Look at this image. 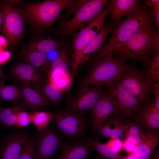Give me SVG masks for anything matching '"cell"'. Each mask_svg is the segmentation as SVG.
<instances>
[{"mask_svg": "<svg viewBox=\"0 0 159 159\" xmlns=\"http://www.w3.org/2000/svg\"><path fill=\"white\" fill-rule=\"evenodd\" d=\"M68 59L67 52L62 49L59 50L58 57L51 64L50 70H58L68 72Z\"/></svg>", "mask_w": 159, "mask_h": 159, "instance_id": "obj_32", "label": "cell"}, {"mask_svg": "<svg viewBox=\"0 0 159 159\" xmlns=\"http://www.w3.org/2000/svg\"><path fill=\"white\" fill-rule=\"evenodd\" d=\"M154 10V19L156 23L157 28L159 27V6L153 7Z\"/></svg>", "mask_w": 159, "mask_h": 159, "instance_id": "obj_41", "label": "cell"}, {"mask_svg": "<svg viewBox=\"0 0 159 159\" xmlns=\"http://www.w3.org/2000/svg\"><path fill=\"white\" fill-rule=\"evenodd\" d=\"M36 138L28 140L25 144L18 159H36Z\"/></svg>", "mask_w": 159, "mask_h": 159, "instance_id": "obj_33", "label": "cell"}, {"mask_svg": "<svg viewBox=\"0 0 159 159\" xmlns=\"http://www.w3.org/2000/svg\"><path fill=\"white\" fill-rule=\"evenodd\" d=\"M39 133L36 140V159L54 158L67 145L58 132L50 126L48 125Z\"/></svg>", "mask_w": 159, "mask_h": 159, "instance_id": "obj_10", "label": "cell"}, {"mask_svg": "<svg viewBox=\"0 0 159 159\" xmlns=\"http://www.w3.org/2000/svg\"><path fill=\"white\" fill-rule=\"evenodd\" d=\"M23 133L13 135L5 141L0 153V159H18L28 140Z\"/></svg>", "mask_w": 159, "mask_h": 159, "instance_id": "obj_17", "label": "cell"}, {"mask_svg": "<svg viewBox=\"0 0 159 159\" xmlns=\"http://www.w3.org/2000/svg\"><path fill=\"white\" fill-rule=\"evenodd\" d=\"M4 1L8 4L13 6L15 5L22 4L24 1L21 0H4Z\"/></svg>", "mask_w": 159, "mask_h": 159, "instance_id": "obj_42", "label": "cell"}, {"mask_svg": "<svg viewBox=\"0 0 159 159\" xmlns=\"http://www.w3.org/2000/svg\"><path fill=\"white\" fill-rule=\"evenodd\" d=\"M110 2L102 12L95 19L71 37L73 52L72 69L70 74L72 83L76 71L79 67L84 50L104 26L106 17L110 13Z\"/></svg>", "mask_w": 159, "mask_h": 159, "instance_id": "obj_6", "label": "cell"}, {"mask_svg": "<svg viewBox=\"0 0 159 159\" xmlns=\"http://www.w3.org/2000/svg\"><path fill=\"white\" fill-rule=\"evenodd\" d=\"M92 62L91 68L82 80L81 88L106 84L132 69L125 61L113 56L112 52L97 53Z\"/></svg>", "mask_w": 159, "mask_h": 159, "instance_id": "obj_3", "label": "cell"}, {"mask_svg": "<svg viewBox=\"0 0 159 159\" xmlns=\"http://www.w3.org/2000/svg\"><path fill=\"white\" fill-rule=\"evenodd\" d=\"M17 55L22 62L30 64L42 72L50 67L47 62V54L20 50Z\"/></svg>", "mask_w": 159, "mask_h": 159, "instance_id": "obj_23", "label": "cell"}, {"mask_svg": "<svg viewBox=\"0 0 159 159\" xmlns=\"http://www.w3.org/2000/svg\"><path fill=\"white\" fill-rule=\"evenodd\" d=\"M3 24V17L2 12L0 8V32L2 31Z\"/></svg>", "mask_w": 159, "mask_h": 159, "instance_id": "obj_44", "label": "cell"}, {"mask_svg": "<svg viewBox=\"0 0 159 159\" xmlns=\"http://www.w3.org/2000/svg\"><path fill=\"white\" fill-rule=\"evenodd\" d=\"M136 145L125 139L123 141V149L129 155L133 154Z\"/></svg>", "mask_w": 159, "mask_h": 159, "instance_id": "obj_38", "label": "cell"}, {"mask_svg": "<svg viewBox=\"0 0 159 159\" xmlns=\"http://www.w3.org/2000/svg\"><path fill=\"white\" fill-rule=\"evenodd\" d=\"M159 52V31L150 24L138 31L112 52L125 61H138L150 65Z\"/></svg>", "mask_w": 159, "mask_h": 159, "instance_id": "obj_1", "label": "cell"}, {"mask_svg": "<svg viewBox=\"0 0 159 159\" xmlns=\"http://www.w3.org/2000/svg\"><path fill=\"white\" fill-rule=\"evenodd\" d=\"M123 129L126 139L136 145L145 139V133L137 125L131 123L123 125Z\"/></svg>", "mask_w": 159, "mask_h": 159, "instance_id": "obj_28", "label": "cell"}, {"mask_svg": "<svg viewBox=\"0 0 159 159\" xmlns=\"http://www.w3.org/2000/svg\"><path fill=\"white\" fill-rule=\"evenodd\" d=\"M159 136L155 131L145 133V138L141 143L136 145L133 153L135 159H149L159 143Z\"/></svg>", "mask_w": 159, "mask_h": 159, "instance_id": "obj_21", "label": "cell"}, {"mask_svg": "<svg viewBox=\"0 0 159 159\" xmlns=\"http://www.w3.org/2000/svg\"><path fill=\"white\" fill-rule=\"evenodd\" d=\"M122 159H135L133 154H129L126 156L123 157Z\"/></svg>", "mask_w": 159, "mask_h": 159, "instance_id": "obj_46", "label": "cell"}, {"mask_svg": "<svg viewBox=\"0 0 159 159\" xmlns=\"http://www.w3.org/2000/svg\"><path fill=\"white\" fill-rule=\"evenodd\" d=\"M34 32L20 50L35 51L47 54L59 49L65 44L61 39H56L45 34V32Z\"/></svg>", "mask_w": 159, "mask_h": 159, "instance_id": "obj_13", "label": "cell"}, {"mask_svg": "<svg viewBox=\"0 0 159 159\" xmlns=\"http://www.w3.org/2000/svg\"><path fill=\"white\" fill-rule=\"evenodd\" d=\"M153 159H159V151L157 150L155 153Z\"/></svg>", "mask_w": 159, "mask_h": 159, "instance_id": "obj_45", "label": "cell"}, {"mask_svg": "<svg viewBox=\"0 0 159 159\" xmlns=\"http://www.w3.org/2000/svg\"><path fill=\"white\" fill-rule=\"evenodd\" d=\"M92 111V127L97 131L109 116L116 112L114 102L107 92L103 93Z\"/></svg>", "mask_w": 159, "mask_h": 159, "instance_id": "obj_15", "label": "cell"}, {"mask_svg": "<svg viewBox=\"0 0 159 159\" xmlns=\"http://www.w3.org/2000/svg\"><path fill=\"white\" fill-rule=\"evenodd\" d=\"M138 111L139 120L146 128L155 131L159 130V110L153 104H146Z\"/></svg>", "mask_w": 159, "mask_h": 159, "instance_id": "obj_22", "label": "cell"}, {"mask_svg": "<svg viewBox=\"0 0 159 159\" xmlns=\"http://www.w3.org/2000/svg\"><path fill=\"white\" fill-rule=\"evenodd\" d=\"M6 77L5 74L3 72L2 70L1 66L0 65V79H1L2 80L4 81ZM3 84H4V83L0 82V86Z\"/></svg>", "mask_w": 159, "mask_h": 159, "instance_id": "obj_43", "label": "cell"}, {"mask_svg": "<svg viewBox=\"0 0 159 159\" xmlns=\"http://www.w3.org/2000/svg\"><path fill=\"white\" fill-rule=\"evenodd\" d=\"M146 73L156 81H158L159 79V53L157 54L150 64Z\"/></svg>", "mask_w": 159, "mask_h": 159, "instance_id": "obj_35", "label": "cell"}, {"mask_svg": "<svg viewBox=\"0 0 159 159\" xmlns=\"http://www.w3.org/2000/svg\"><path fill=\"white\" fill-rule=\"evenodd\" d=\"M49 82L64 91L70 90L72 85L70 74L68 72L60 70H50Z\"/></svg>", "mask_w": 159, "mask_h": 159, "instance_id": "obj_27", "label": "cell"}, {"mask_svg": "<svg viewBox=\"0 0 159 159\" xmlns=\"http://www.w3.org/2000/svg\"><path fill=\"white\" fill-rule=\"evenodd\" d=\"M107 0H82L70 19L62 21L54 31L61 38L72 35L97 17L108 2Z\"/></svg>", "mask_w": 159, "mask_h": 159, "instance_id": "obj_5", "label": "cell"}, {"mask_svg": "<svg viewBox=\"0 0 159 159\" xmlns=\"http://www.w3.org/2000/svg\"><path fill=\"white\" fill-rule=\"evenodd\" d=\"M32 114V122L39 132L44 130L52 120L53 114L45 111L34 112Z\"/></svg>", "mask_w": 159, "mask_h": 159, "instance_id": "obj_29", "label": "cell"}, {"mask_svg": "<svg viewBox=\"0 0 159 159\" xmlns=\"http://www.w3.org/2000/svg\"><path fill=\"white\" fill-rule=\"evenodd\" d=\"M105 144L117 153L123 149V141L120 139L110 138Z\"/></svg>", "mask_w": 159, "mask_h": 159, "instance_id": "obj_36", "label": "cell"}, {"mask_svg": "<svg viewBox=\"0 0 159 159\" xmlns=\"http://www.w3.org/2000/svg\"><path fill=\"white\" fill-rule=\"evenodd\" d=\"M77 1L46 0L28 2L24 4L23 10L26 23L34 32H45L51 27L63 11L71 10Z\"/></svg>", "mask_w": 159, "mask_h": 159, "instance_id": "obj_2", "label": "cell"}, {"mask_svg": "<svg viewBox=\"0 0 159 159\" xmlns=\"http://www.w3.org/2000/svg\"><path fill=\"white\" fill-rule=\"evenodd\" d=\"M21 85L20 89L26 108L35 110L47 105V98L42 91L41 87L33 85Z\"/></svg>", "mask_w": 159, "mask_h": 159, "instance_id": "obj_16", "label": "cell"}, {"mask_svg": "<svg viewBox=\"0 0 159 159\" xmlns=\"http://www.w3.org/2000/svg\"><path fill=\"white\" fill-rule=\"evenodd\" d=\"M22 97L20 88L13 85L0 86V98L2 99L13 101L19 99Z\"/></svg>", "mask_w": 159, "mask_h": 159, "instance_id": "obj_30", "label": "cell"}, {"mask_svg": "<svg viewBox=\"0 0 159 159\" xmlns=\"http://www.w3.org/2000/svg\"><path fill=\"white\" fill-rule=\"evenodd\" d=\"M3 17L2 31L6 37L8 45L13 47L22 41L26 28V21L22 9L9 5L0 1Z\"/></svg>", "mask_w": 159, "mask_h": 159, "instance_id": "obj_7", "label": "cell"}, {"mask_svg": "<svg viewBox=\"0 0 159 159\" xmlns=\"http://www.w3.org/2000/svg\"><path fill=\"white\" fill-rule=\"evenodd\" d=\"M41 88L46 97L55 104L58 103L61 100L64 92L49 82L44 87L42 86Z\"/></svg>", "mask_w": 159, "mask_h": 159, "instance_id": "obj_31", "label": "cell"}, {"mask_svg": "<svg viewBox=\"0 0 159 159\" xmlns=\"http://www.w3.org/2000/svg\"><path fill=\"white\" fill-rule=\"evenodd\" d=\"M26 108L24 102L0 108V122L6 126L15 125L17 114L20 111L25 110Z\"/></svg>", "mask_w": 159, "mask_h": 159, "instance_id": "obj_26", "label": "cell"}, {"mask_svg": "<svg viewBox=\"0 0 159 159\" xmlns=\"http://www.w3.org/2000/svg\"><path fill=\"white\" fill-rule=\"evenodd\" d=\"M11 74L21 85L42 86V72L27 63L22 62L16 64L10 70Z\"/></svg>", "mask_w": 159, "mask_h": 159, "instance_id": "obj_14", "label": "cell"}, {"mask_svg": "<svg viewBox=\"0 0 159 159\" xmlns=\"http://www.w3.org/2000/svg\"><path fill=\"white\" fill-rule=\"evenodd\" d=\"M140 1L137 0H112L110 2L111 20L114 25L112 30L119 24L122 17L138 9L140 6Z\"/></svg>", "mask_w": 159, "mask_h": 159, "instance_id": "obj_19", "label": "cell"}, {"mask_svg": "<svg viewBox=\"0 0 159 159\" xmlns=\"http://www.w3.org/2000/svg\"><path fill=\"white\" fill-rule=\"evenodd\" d=\"M85 159H90V158H86ZM103 159L100 158L99 157V158H93V159Z\"/></svg>", "mask_w": 159, "mask_h": 159, "instance_id": "obj_47", "label": "cell"}, {"mask_svg": "<svg viewBox=\"0 0 159 159\" xmlns=\"http://www.w3.org/2000/svg\"><path fill=\"white\" fill-rule=\"evenodd\" d=\"M52 120L62 137L70 139L85 137L86 122L81 114L67 110L53 114Z\"/></svg>", "mask_w": 159, "mask_h": 159, "instance_id": "obj_9", "label": "cell"}, {"mask_svg": "<svg viewBox=\"0 0 159 159\" xmlns=\"http://www.w3.org/2000/svg\"><path fill=\"white\" fill-rule=\"evenodd\" d=\"M92 148L85 141L66 145L56 159H85L92 154Z\"/></svg>", "mask_w": 159, "mask_h": 159, "instance_id": "obj_20", "label": "cell"}, {"mask_svg": "<svg viewBox=\"0 0 159 159\" xmlns=\"http://www.w3.org/2000/svg\"><path fill=\"white\" fill-rule=\"evenodd\" d=\"M113 24L107 23L89 44L84 51L79 68L92 59L102 47L109 33L113 29Z\"/></svg>", "mask_w": 159, "mask_h": 159, "instance_id": "obj_18", "label": "cell"}, {"mask_svg": "<svg viewBox=\"0 0 159 159\" xmlns=\"http://www.w3.org/2000/svg\"><path fill=\"white\" fill-rule=\"evenodd\" d=\"M103 93L101 86L82 87L69 100L67 110L80 114L92 111Z\"/></svg>", "mask_w": 159, "mask_h": 159, "instance_id": "obj_12", "label": "cell"}, {"mask_svg": "<svg viewBox=\"0 0 159 159\" xmlns=\"http://www.w3.org/2000/svg\"><path fill=\"white\" fill-rule=\"evenodd\" d=\"M85 141L103 159H122L123 157L119 153L114 151L105 143L89 137L86 138Z\"/></svg>", "mask_w": 159, "mask_h": 159, "instance_id": "obj_25", "label": "cell"}, {"mask_svg": "<svg viewBox=\"0 0 159 159\" xmlns=\"http://www.w3.org/2000/svg\"><path fill=\"white\" fill-rule=\"evenodd\" d=\"M56 159V158H52V159Z\"/></svg>", "mask_w": 159, "mask_h": 159, "instance_id": "obj_48", "label": "cell"}, {"mask_svg": "<svg viewBox=\"0 0 159 159\" xmlns=\"http://www.w3.org/2000/svg\"><path fill=\"white\" fill-rule=\"evenodd\" d=\"M11 56V53L8 50L3 49L0 50V65H3L7 63Z\"/></svg>", "mask_w": 159, "mask_h": 159, "instance_id": "obj_37", "label": "cell"}, {"mask_svg": "<svg viewBox=\"0 0 159 159\" xmlns=\"http://www.w3.org/2000/svg\"><path fill=\"white\" fill-rule=\"evenodd\" d=\"M8 45L7 40L4 35H0V50L4 49Z\"/></svg>", "mask_w": 159, "mask_h": 159, "instance_id": "obj_40", "label": "cell"}, {"mask_svg": "<svg viewBox=\"0 0 159 159\" xmlns=\"http://www.w3.org/2000/svg\"><path fill=\"white\" fill-rule=\"evenodd\" d=\"M102 138L120 139L125 135L123 125L115 118H108L97 131Z\"/></svg>", "mask_w": 159, "mask_h": 159, "instance_id": "obj_24", "label": "cell"}, {"mask_svg": "<svg viewBox=\"0 0 159 159\" xmlns=\"http://www.w3.org/2000/svg\"><path fill=\"white\" fill-rule=\"evenodd\" d=\"M123 88L134 95L141 103L153 93L156 81L146 74L132 69L120 76L116 80Z\"/></svg>", "mask_w": 159, "mask_h": 159, "instance_id": "obj_8", "label": "cell"}, {"mask_svg": "<svg viewBox=\"0 0 159 159\" xmlns=\"http://www.w3.org/2000/svg\"><path fill=\"white\" fill-rule=\"evenodd\" d=\"M153 93L155 94L154 105L159 110V85L158 82L155 83L154 86Z\"/></svg>", "mask_w": 159, "mask_h": 159, "instance_id": "obj_39", "label": "cell"}, {"mask_svg": "<svg viewBox=\"0 0 159 159\" xmlns=\"http://www.w3.org/2000/svg\"><path fill=\"white\" fill-rule=\"evenodd\" d=\"M32 114L25 110L18 112L16 115L15 125L19 128L26 127L32 122Z\"/></svg>", "mask_w": 159, "mask_h": 159, "instance_id": "obj_34", "label": "cell"}, {"mask_svg": "<svg viewBox=\"0 0 159 159\" xmlns=\"http://www.w3.org/2000/svg\"><path fill=\"white\" fill-rule=\"evenodd\" d=\"M152 18L151 12L145 7L140 6L135 11L127 15L125 19L111 31L112 34L109 39L99 53L112 52L138 31L150 25Z\"/></svg>", "mask_w": 159, "mask_h": 159, "instance_id": "obj_4", "label": "cell"}, {"mask_svg": "<svg viewBox=\"0 0 159 159\" xmlns=\"http://www.w3.org/2000/svg\"><path fill=\"white\" fill-rule=\"evenodd\" d=\"M107 92L115 106L116 112L124 116L130 115L139 109L140 102L116 80L105 84Z\"/></svg>", "mask_w": 159, "mask_h": 159, "instance_id": "obj_11", "label": "cell"}]
</instances>
